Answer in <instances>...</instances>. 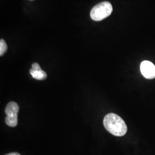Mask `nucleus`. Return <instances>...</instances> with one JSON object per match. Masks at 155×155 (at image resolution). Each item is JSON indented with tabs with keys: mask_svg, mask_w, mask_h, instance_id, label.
<instances>
[{
	"mask_svg": "<svg viewBox=\"0 0 155 155\" xmlns=\"http://www.w3.org/2000/svg\"><path fill=\"white\" fill-rule=\"evenodd\" d=\"M104 125L109 133L116 136L121 137L127 132L126 123L121 117L114 113H109L105 117Z\"/></svg>",
	"mask_w": 155,
	"mask_h": 155,
	"instance_id": "f257e3e1",
	"label": "nucleus"
},
{
	"mask_svg": "<svg viewBox=\"0 0 155 155\" xmlns=\"http://www.w3.org/2000/svg\"><path fill=\"white\" fill-rule=\"evenodd\" d=\"M113 12V7L109 2L105 1L95 6L90 12V16L94 21H101L109 16Z\"/></svg>",
	"mask_w": 155,
	"mask_h": 155,
	"instance_id": "f03ea898",
	"label": "nucleus"
},
{
	"mask_svg": "<svg viewBox=\"0 0 155 155\" xmlns=\"http://www.w3.org/2000/svg\"><path fill=\"white\" fill-rule=\"evenodd\" d=\"M19 111V106L15 102H11L6 106L5 112L6 114L5 123L11 127H16L18 123L17 115Z\"/></svg>",
	"mask_w": 155,
	"mask_h": 155,
	"instance_id": "7ed1b4c3",
	"label": "nucleus"
},
{
	"mask_svg": "<svg viewBox=\"0 0 155 155\" xmlns=\"http://www.w3.org/2000/svg\"><path fill=\"white\" fill-rule=\"evenodd\" d=\"M140 71L144 77L148 79L155 78V66L150 61H144L141 63Z\"/></svg>",
	"mask_w": 155,
	"mask_h": 155,
	"instance_id": "20e7f679",
	"label": "nucleus"
},
{
	"mask_svg": "<svg viewBox=\"0 0 155 155\" xmlns=\"http://www.w3.org/2000/svg\"><path fill=\"white\" fill-rule=\"evenodd\" d=\"M29 72L34 79L39 81L45 80L47 77V73L42 69L40 70H35L32 68L29 70Z\"/></svg>",
	"mask_w": 155,
	"mask_h": 155,
	"instance_id": "39448f33",
	"label": "nucleus"
},
{
	"mask_svg": "<svg viewBox=\"0 0 155 155\" xmlns=\"http://www.w3.org/2000/svg\"><path fill=\"white\" fill-rule=\"evenodd\" d=\"M8 49V46L6 43L4 39H1L0 40V56L3 55Z\"/></svg>",
	"mask_w": 155,
	"mask_h": 155,
	"instance_id": "423d86ee",
	"label": "nucleus"
},
{
	"mask_svg": "<svg viewBox=\"0 0 155 155\" xmlns=\"http://www.w3.org/2000/svg\"><path fill=\"white\" fill-rule=\"evenodd\" d=\"M32 68L33 69V70H41V67L40 66V65H39L38 63H34L32 64Z\"/></svg>",
	"mask_w": 155,
	"mask_h": 155,
	"instance_id": "0eeeda50",
	"label": "nucleus"
},
{
	"mask_svg": "<svg viewBox=\"0 0 155 155\" xmlns=\"http://www.w3.org/2000/svg\"><path fill=\"white\" fill-rule=\"evenodd\" d=\"M5 155H20L17 152H13V153H8V154H6Z\"/></svg>",
	"mask_w": 155,
	"mask_h": 155,
	"instance_id": "6e6552de",
	"label": "nucleus"
},
{
	"mask_svg": "<svg viewBox=\"0 0 155 155\" xmlns=\"http://www.w3.org/2000/svg\"><path fill=\"white\" fill-rule=\"evenodd\" d=\"M31 1H32V0H31Z\"/></svg>",
	"mask_w": 155,
	"mask_h": 155,
	"instance_id": "1a4fd4ad",
	"label": "nucleus"
}]
</instances>
